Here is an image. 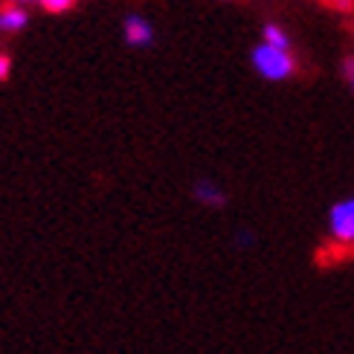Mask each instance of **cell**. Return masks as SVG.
Here are the masks:
<instances>
[{"label":"cell","mask_w":354,"mask_h":354,"mask_svg":"<svg viewBox=\"0 0 354 354\" xmlns=\"http://www.w3.org/2000/svg\"><path fill=\"white\" fill-rule=\"evenodd\" d=\"M250 64L259 73V79L264 82H288L293 73H297V58L290 50H279L270 44L259 41L253 53H250Z\"/></svg>","instance_id":"6da1fadb"},{"label":"cell","mask_w":354,"mask_h":354,"mask_svg":"<svg viewBox=\"0 0 354 354\" xmlns=\"http://www.w3.org/2000/svg\"><path fill=\"white\" fill-rule=\"evenodd\" d=\"M328 235L334 244L354 247V195L337 201L328 209Z\"/></svg>","instance_id":"7a4b0ae2"},{"label":"cell","mask_w":354,"mask_h":354,"mask_svg":"<svg viewBox=\"0 0 354 354\" xmlns=\"http://www.w3.org/2000/svg\"><path fill=\"white\" fill-rule=\"evenodd\" d=\"M122 38L128 47L134 50H149L154 44V24L142 15H125L122 21Z\"/></svg>","instance_id":"3957f363"},{"label":"cell","mask_w":354,"mask_h":354,"mask_svg":"<svg viewBox=\"0 0 354 354\" xmlns=\"http://www.w3.org/2000/svg\"><path fill=\"white\" fill-rule=\"evenodd\" d=\"M192 198H195L201 206H206V209H215V212L227 206V192L221 189L215 180H209V177L195 180V186H192Z\"/></svg>","instance_id":"277c9868"},{"label":"cell","mask_w":354,"mask_h":354,"mask_svg":"<svg viewBox=\"0 0 354 354\" xmlns=\"http://www.w3.org/2000/svg\"><path fill=\"white\" fill-rule=\"evenodd\" d=\"M26 24H29V12L21 3H9L0 9V32L15 35V32H21V29H26Z\"/></svg>","instance_id":"5b68a950"},{"label":"cell","mask_w":354,"mask_h":354,"mask_svg":"<svg viewBox=\"0 0 354 354\" xmlns=\"http://www.w3.org/2000/svg\"><path fill=\"white\" fill-rule=\"evenodd\" d=\"M261 41H264V44H270V47H279V50H290V47H293V44H290V35H288L279 24H264V29H261Z\"/></svg>","instance_id":"8992f818"},{"label":"cell","mask_w":354,"mask_h":354,"mask_svg":"<svg viewBox=\"0 0 354 354\" xmlns=\"http://www.w3.org/2000/svg\"><path fill=\"white\" fill-rule=\"evenodd\" d=\"M73 3H76V0H41V9H47V12H67Z\"/></svg>","instance_id":"52a82bcc"},{"label":"cell","mask_w":354,"mask_h":354,"mask_svg":"<svg viewBox=\"0 0 354 354\" xmlns=\"http://www.w3.org/2000/svg\"><path fill=\"white\" fill-rule=\"evenodd\" d=\"M343 79H346V84L351 87V93H354V55L343 62Z\"/></svg>","instance_id":"ba28073f"},{"label":"cell","mask_w":354,"mask_h":354,"mask_svg":"<svg viewBox=\"0 0 354 354\" xmlns=\"http://www.w3.org/2000/svg\"><path fill=\"white\" fill-rule=\"evenodd\" d=\"M9 73H12V58L6 53H0V82H6Z\"/></svg>","instance_id":"9c48e42d"},{"label":"cell","mask_w":354,"mask_h":354,"mask_svg":"<svg viewBox=\"0 0 354 354\" xmlns=\"http://www.w3.org/2000/svg\"><path fill=\"white\" fill-rule=\"evenodd\" d=\"M12 3H41V0H12Z\"/></svg>","instance_id":"30bf717a"}]
</instances>
